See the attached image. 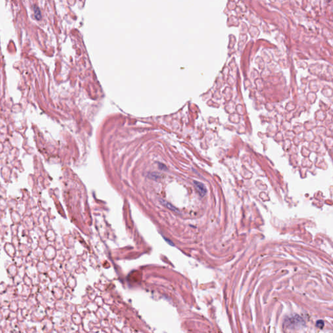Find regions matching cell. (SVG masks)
<instances>
[{"instance_id": "4", "label": "cell", "mask_w": 333, "mask_h": 333, "mask_svg": "<svg viewBox=\"0 0 333 333\" xmlns=\"http://www.w3.org/2000/svg\"><path fill=\"white\" fill-rule=\"evenodd\" d=\"M316 327H318L319 329H323L324 327V321L321 320H320L316 321Z\"/></svg>"}, {"instance_id": "2", "label": "cell", "mask_w": 333, "mask_h": 333, "mask_svg": "<svg viewBox=\"0 0 333 333\" xmlns=\"http://www.w3.org/2000/svg\"><path fill=\"white\" fill-rule=\"evenodd\" d=\"M160 202H161V203L163 206H165V207H167V208H168V209H170L171 210H172V211H176V212H177V211H178V210H177L175 208H174L172 204H171L170 203H168V202H166L165 200H160Z\"/></svg>"}, {"instance_id": "3", "label": "cell", "mask_w": 333, "mask_h": 333, "mask_svg": "<svg viewBox=\"0 0 333 333\" xmlns=\"http://www.w3.org/2000/svg\"><path fill=\"white\" fill-rule=\"evenodd\" d=\"M34 8H35L34 12H35V17H36V18H37L38 20H40V17H41V13H40V10H39V9L38 8V7L35 6Z\"/></svg>"}, {"instance_id": "1", "label": "cell", "mask_w": 333, "mask_h": 333, "mask_svg": "<svg viewBox=\"0 0 333 333\" xmlns=\"http://www.w3.org/2000/svg\"><path fill=\"white\" fill-rule=\"evenodd\" d=\"M194 184H195V188H196L197 192L200 195V196L204 197V195L206 194V193H207L206 188V187L204 186V185L202 183L200 182H197V181H195Z\"/></svg>"}]
</instances>
